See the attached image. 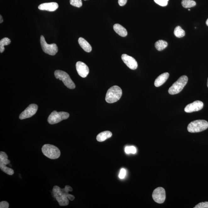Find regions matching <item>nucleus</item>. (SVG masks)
Wrapping results in <instances>:
<instances>
[{
	"label": "nucleus",
	"instance_id": "a878e982",
	"mask_svg": "<svg viewBox=\"0 0 208 208\" xmlns=\"http://www.w3.org/2000/svg\"><path fill=\"white\" fill-rule=\"evenodd\" d=\"M155 2L161 6H167L169 0H154Z\"/></svg>",
	"mask_w": 208,
	"mask_h": 208
},
{
	"label": "nucleus",
	"instance_id": "f8f14e48",
	"mask_svg": "<svg viewBox=\"0 0 208 208\" xmlns=\"http://www.w3.org/2000/svg\"><path fill=\"white\" fill-rule=\"evenodd\" d=\"M203 107V103L200 101H196L187 105L185 108L184 110L186 113H192L200 110Z\"/></svg>",
	"mask_w": 208,
	"mask_h": 208
},
{
	"label": "nucleus",
	"instance_id": "7c9ffc66",
	"mask_svg": "<svg viewBox=\"0 0 208 208\" xmlns=\"http://www.w3.org/2000/svg\"><path fill=\"white\" fill-rule=\"evenodd\" d=\"M0 19H1V20H0V23H3V18L2 16V15H0Z\"/></svg>",
	"mask_w": 208,
	"mask_h": 208
},
{
	"label": "nucleus",
	"instance_id": "7ed1b4c3",
	"mask_svg": "<svg viewBox=\"0 0 208 208\" xmlns=\"http://www.w3.org/2000/svg\"><path fill=\"white\" fill-rule=\"evenodd\" d=\"M42 151L45 156L51 159H58L61 155L59 149L51 144H45L42 146Z\"/></svg>",
	"mask_w": 208,
	"mask_h": 208
},
{
	"label": "nucleus",
	"instance_id": "f3484780",
	"mask_svg": "<svg viewBox=\"0 0 208 208\" xmlns=\"http://www.w3.org/2000/svg\"><path fill=\"white\" fill-rule=\"evenodd\" d=\"M78 43L82 49L87 53L90 52L92 50V46L85 39L80 37L78 39Z\"/></svg>",
	"mask_w": 208,
	"mask_h": 208
},
{
	"label": "nucleus",
	"instance_id": "393cba45",
	"mask_svg": "<svg viewBox=\"0 0 208 208\" xmlns=\"http://www.w3.org/2000/svg\"><path fill=\"white\" fill-rule=\"evenodd\" d=\"M125 152L126 154H130L131 153L132 154H135L137 152V149L134 146L126 147L125 148Z\"/></svg>",
	"mask_w": 208,
	"mask_h": 208
},
{
	"label": "nucleus",
	"instance_id": "2f4dec72",
	"mask_svg": "<svg viewBox=\"0 0 208 208\" xmlns=\"http://www.w3.org/2000/svg\"><path fill=\"white\" fill-rule=\"evenodd\" d=\"M206 25H207V26H208V18L207 20H206Z\"/></svg>",
	"mask_w": 208,
	"mask_h": 208
},
{
	"label": "nucleus",
	"instance_id": "1a4fd4ad",
	"mask_svg": "<svg viewBox=\"0 0 208 208\" xmlns=\"http://www.w3.org/2000/svg\"><path fill=\"white\" fill-rule=\"evenodd\" d=\"M40 42L43 51L46 54L54 56L58 53V48L57 45L54 43L48 44L43 36H41Z\"/></svg>",
	"mask_w": 208,
	"mask_h": 208
},
{
	"label": "nucleus",
	"instance_id": "39448f33",
	"mask_svg": "<svg viewBox=\"0 0 208 208\" xmlns=\"http://www.w3.org/2000/svg\"><path fill=\"white\" fill-rule=\"evenodd\" d=\"M188 81V77L186 76H182L170 87L168 93L171 95L179 93L186 85Z\"/></svg>",
	"mask_w": 208,
	"mask_h": 208
},
{
	"label": "nucleus",
	"instance_id": "c756f323",
	"mask_svg": "<svg viewBox=\"0 0 208 208\" xmlns=\"http://www.w3.org/2000/svg\"><path fill=\"white\" fill-rule=\"evenodd\" d=\"M127 0H118V4L120 6H123L126 4Z\"/></svg>",
	"mask_w": 208,
	"mask_h": 208
},
{
	"label": "nucleus",
	"instance_id": "ddd939ff",
	"mask_svg": "<svg viewBox=\"0 0 208 208\" xmlns=\"http://www.w3.org/2000/svg\"><path fill=\"white\" fill-rule=\"evenodd\" d=\"M121 59L123 62L130 69L135 70L137 68V62L136 60L132 56L126 54H123L122 55Z\"/></svg>",
	"mask_w": 208,
	"mask_h": 208
},
{
	"label": "nucleus",
	"instance_id": "9d476101",
	"mask_svg": "<svg viewBox=\"0 0 208 208\" xmlns=\"http://www.w3.org/2000/svg\"><path fill=\"white\" fill-rule=\"evenodd\" d=\"M154 200L158 204H162L166 199V191L164 188L159 187L154 190L152 194Z\"/></svg>",
	"mask_w": 208,
	"mask_h": 208
},
{
	"label": "nucleus",
	"instance_id": "b1692460",
	"mask_svg": "<svg viewBox=\"0 0 208 208\" xmlns=\"http://www.w3.org/2000/svg\"><path fill=\"white\" fill-rule=\"evenodd\" d=\"M70 3L72 6L80 8L82 6V0H70Z\"/></svg>",
	"mask_w": 208,
	"mask_h": 208
},
{
	"label": "nucleus",
	"instance_id": "72a5a7b5",
	"mask_svg": "<svg viewBox=\"0 0 208 208\" xmlns=\"http://www.w3.org/2000/svg\"><path fill=\"white\" fill-rule=\"evenodd\" d=\"M188 11H190V9H188Z\"/></svg>",
	"mask_w": 208,
	"mask_h": 208
},
{
	"label": "nucleus",
	"instance_id": "423d86ee",
	"mask_svg": "<svg viewBox=\"0 0 208 208\" xmlns=\"http://www.w3.org/2000/svg\"><path fill=\"white\" fill-rule=\"evenodd\" d=\"M54 75L56 78L62 81L68 88L70 89L75 88L76 86L74 82L66 72L61 70H57L54 72Z\"/></svg>",
	"mask_w": 208,
	"mask_h": 208
},
{
	"label": "nucleus",
	"instance_id": "2eb2a0df",
	"mask_svg": "<svg viewBox=\"0 0 208 208\" xmlns=\"http://www.w3.org/2000/svg\"><path fill=\"white\" fill-rule=\"evenodd\" d=\"M58 7L59 6L57 3L52 2L43 3L39 5L38 8L42 11L53 12L55 11Z\"/></svg>",
	"mask_w": 208,
	"mask_h": 208
},
{
	"label": "nucleus",
	"instance_id": "6e6552de",
	"mask_svg": "<svg viewBox=\"0 0 208 208\" xmlns=\"http://www.w3.org/2000/svg\"><path fill=\"white\" fill-rule=\"evenodd\" d=\"M8 156L6 153L0 152V168L2 171L8 175H12L14 173V171L11 168L8 167L6 165L9 164L11 161L8 159Z\"/></svg>",
	"mask_w": 208,
	"mask_h": 208
},
{
	"label": "nucleus",
	"instance_id": "f03ea898",
	"mask_svg": "<svg viewBox=\"0 0 208 208\" xmlns=\"http://www.w3.org/2000/svg\"><path fill=\"white\" fill-rule=\"evenodd\" d=\"M122 94V91L120 87L114 86L108 89L106 93L105 100L109 104L114 103L119 100Z\"/></svg>",
	"mask_w": 208,
	"mask_h": 208
},
{
	"label": "nucleus",
	"instance_id": "20e7f679",
	"mask_svg": "<svg viewBox=\"0 0 208 208\" xmlns=\"http://www.w3.org/2000/svg\"><path fill=\"white\" fill-rule=\"evenodd\" d=\"M208 128V123L205 120H197L191 122L187 127L190 133H198L205 130Z\"/></svg>",
	"mask_w": 208,
	"mask_h": 208
},
{
	"label": "nucleus",
	"instance_id": "9b49d317",
	"mask_svg": "<svg viewBox=\"0 0 208 208\" xmlns=\"http://www.w3.org/2000/svg\"><path fill=\"white\" fill-rule=\"evenodd\" d=\"M37 109V105L34 104H31L20 114L19 118L20 120L30 118L36 114Z\"/></svg>",
	"mask_w": 208,
	"mask_h": 208
},
{
	"label": "nucleus",
	"instance_id": "f704fd0d",
	"mask_svg": "<svg viewBox=\"0 0 208 208\" xmlns=\"http://www.w3.org/2000/svg\"><path fill=\"white\" fill-rule=\"evenodd\" d=\"M84 1H87V0H84Z\"/></svg>",
	"mask_w": 208,
	"mask_h": 208
},
{
	"label": "nucleus",
	"instance_id": "a211bd4d",
	"mask_svg": "<svg viewBox=\"0 0 208 208\" xmlns=\"http://www.w3.org/2000/svg\"><path fill=\"white\" fill-rule=\"evenodd\" d=\"M113 29L115 32L121 37H126L128 34L126 29L119 24H115L113 26Z\"/></svg>",
	"mask_w": 208,
	"mask_h": 208
},
{
	"label": "nucleus",
	"instance_id": "c85d7f7f",
	"mask_svg": "<svg viewBox=\"0 0 208 208\" xmlns=\"http://www.w3.org/2000/svg\"><path fill=\"white\" fill-rule=\"evenodd\" d=\"M9 207V204L6 201H2L0 202V208H8Z\"/></svg>",
	"mask_w": 208,
	"mask_h": 208
},
{
	"label": "nucleus",
	"instance_id": "473e14b6",
	"mask_svg": "<svg viewBox=\"0 0 208 208\" xmlns=\"http://www.w3.org/2000/svg\"><path fill=\"white\" fill-rule=\"evenodd\" d=\"M207 87H208V80H207Z\"/></svg>",
	"mask_w": 208,
	"mask_h": 208
},
{
	"label": "nucleus",
	"instance_id": "0eeeda50",
	"mask_svg": "<svg viewBox=\"0 0 208 208\" xmlns=\"http://www.w3.org/2000/svg\"><path fill=\"white\" fill-rule=\"evenodd\" d=\"M69 116L70 114L68 113L54 111L50 115L48 121L50 124H55L60 122L63 120L68 119Z\"/></svg>",
	"mask_w": 208,
	"mask_h": 208
},
{
	"label": "nucleus",
	"instance_id": "f257e3e1",
	"mask_svg": "<svg viewBox=\"0 0 208 208\" xmlns=\"http://www.w3.org/2000/svg\"><path fill=\"white\" fill-rule=\"evenodd\" d=\"M73 190V188L69 185H66L64 188H61L56 185L53 187V193L60 206H67L69 204V200L73 201L75 199L74 196L68 193Z\"/></svg>",
	"mask_w": 208,
	"mask_h": 208
},
{
	"label": "nucleus",
	"instance_id": "412c9836",
	"mask_svg": "<svg viewBox=\"0 0 208 208\" xmlns=\"http://www.w3.org/2000/svg\"><path fill=\"white\" fill-rule=\"evenodd\" d=\"M11 42V40L7 37H5L1 39L0 41V52L3 53L4 52L5 50L4 46L8 45Z\"/></svg>",
	"mask_w": 208,
	"mask_h": 208
},
{
	"label": "nucleus",
	"instance_id": "cd10ccee",
	"mask_svg": "<svg viewBox=\"0 0 208 208\" xmlns=\"http://www.w3.org/2000/svg\"><path fill=\"white\" fill-rule=\"evenodd\" d=\"M126 174V171L124 168H122L121 171H120V174L119 175V177L120 179H123L125 177V175Z\"/></svg>",
	"mask_w": 208,
	"mask_h": 208
},
{
	"label": "nucleus",
	"instance_id": "4be33fe9",
	"mask_svg": "<svg viewBox=\"0 0 208 208\" xmlns=\"http://www.w3.org/2000/svg\"><path fill=\"white\" fill-rule=\"evenodd\" d=\"M182 5L183 8H188L195 6L196 3L193 0H182Z\"/></svg>",
	"mask_w": 208,
	"mask_h": 208
},
{
	"label": "nucleus",
	"instance_id": "dca6fc26",
	"mask_svg": "<svg viewBox=\"0 0 208 208\" xmlns=\"http://www.w3.org/2000/svg\"><path fill=\"white\" fill-rule=\"evenodd\" d=\"M169 76V74L168 73H165L160 75L155 81V86L158 87L162 85L166 81Z\"/></svg>",
	"mask_w": 208,
	"mask_h": 208
},
{
	"label": "nucleus",
	"instance_id": "5701e85b",
	"mask_svg": "<svg viewBox=\"0 0 208 208\" xmlns=\"http://www.w3.org/2000/svg\"><path fill=\"white\" fill-rule=\"evenodd\" d=\"M174 34L175 37H177L181 38L184 37L185 32L181 27L178 26L175 27Z\"/></svg>",
	"mask_w": 208,
	"mask_h": 208
},
{
	"label": "nucleus",
	"instance_id": "4468645a",
	"mask_svg": "<svg viewBox=\"0 0 208 208\" xmlns=\"http://www.w3.org/2000/svg\"><path fill=\"white\" fill-rule=\"evenodd\" d=\"M76 69L78 75L82 78H86L89 73V69L85 64L82 62H77L76 65Z\"/></svg>",
	"mask_w": 208,
	"mask_h": 208
},
{
	"label": "nucleus",
	"instance_id": "aec40b11",
	"mask_svg": "<svg viewBox=\"0 0 208 208\" xmlns=\"http://www.w3.org/2000/svg\"><path fill=\"white\" fill-rule=\"evenodd\" d=\"M167 42L166 41L162 40H160L156 41L155 43L156 48L159 51L163 50L167 47Z\"/></svg>",
	"mask_w": 208,
	"mask_h": 208
},
{
	"label": "nucleus",
	"instance_id": "bb28decb",
	"mask_svg": "<svg viewBox=\"0 0 208 208\" xmlns=\"http://www.w3.org/2000/svg\"><path fill=\"white\" fill-rule=\"evenodd\" d=\"M194 208H208V202L200 203L196 205Z\"/></svg>",
	"mask_w": 208,
	"mask_h": 208
},
{
	"label": "nucleus",
	"instance_id": "6ab92c4d",
	"mask_svg": "<svg viewBox=\"0 0 208 208\" xmlns=\"http://www.w3.org/2000/svg\"><path fill=\"white\" fill-rule=\"evenodd\" d=\"M112 135V134L110 132L108 131L103 132L97 135V140L99 142H104L106 139L110 138Z\"/></svg>",
	"mask_w": 208,
	"mask_h": 208
}]
</instances>
